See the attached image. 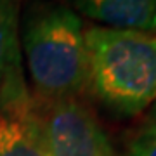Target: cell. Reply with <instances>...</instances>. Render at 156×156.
<instances>
[{"label": "cell", "instance_id": "8992f818", "mask_svg": "<svg viewBox=\"0 0 156 156\" xmlns=\"http://www.w3.org/2000/svg\"><path fill=\"white\" fill-rule=\"evenodd\" d=\"M19 0H0V83L12 66L21 62Z\"/></svg>", "mask_w": 156, "mask_h": 156}, {"label": "cell", "instance_id": "6da1fadb", "mask_svg": "<svg viewBox=\"0 0 156 156\" xmlns=\"http://www.w3.org/2000/svg\"><path fill=\"white\" fill-rule=\"evenodd\" d=\"M19 49L37 95L69 99L87 89L82 19L54 0H30L19 11Z\"/></svg>", "mask_w": 156, "mask_h": 156}, {"label": "cell", "instance_id": "277c9868", "mask_svg": "<svg viewBox=\"0 0 156 156\" xmlns=\"http://www.w3.org/2000/svg\"><path fill=\"white\" fill-rule=\"evenodd\" d=\"M0 156H47L21 62L0 83Z\"/></svg>", "mask_w": 156, "mask_h": 156}, {"label": "cell", "instance_id": "ba28073f", "mask_svg": "<svg viewBox=\"0 0 156 156\" xmlns=\"http://www.w3.org/2000/svg\"><path fill=\"white\" fill-rule=\"evenodd\" d=\"M151 120L156 123V101L153 102V108H151Z\"/></svg>", "mask_w": 156, "mask_h": 156}, {"label": "cell", "instance_id": "5b68a950", "mask_svg": "<svg viewBox=\"0 0 156 156\" xmlns=\"http://www.w3.org/2000/svg\"><path fill=\"white\" fill-rule=\"evenodd\" d=\"M68 4L101 26L156 33V0H68Z\"/></svg>", "mask_w": 156, "mask_h": 156}, {"label": "cell", "instance_id": "3957f363", "mask_svg": "<svg viewBox=\"0 0 156 156\" xmlns=\"http://www.w3.org/2000/svg\"><path fill=\"white\" fill-rule=\"evenodd\" d=\"M47 156H115L109 137L89 108L75 97H31Z\"/></svg>", "mask_w": 156, "mask_h": 156}, {"label": "cell", "instance_id": "52a82bcc", "mask_svg": "<svg viewBox=\"0 0 156 156\" xmlns=\"http://www.w3.org/2000/svg\"><path fill=\"white\" fill-rule=\"evenodd\" d=\"M127 156H156V123L147 120L127 140Z\"/></svg>", "mask_w": 156, "mask_h": 156}, {"label": "cell", "instance_id": "7a4b0ae2", "mask_svg": "<svg viewBox=\"0 0 156 156\" xmlns=\"http://www.w3.org/2000/svg\"><path fill=\"white\" fill-rule=\"evenodd\" d=\"M87 89L123 116L156 101V33L106 26L85 28Z\"/></svg>", "mask_w": 156, "mask_h": 156}]
</instances>
